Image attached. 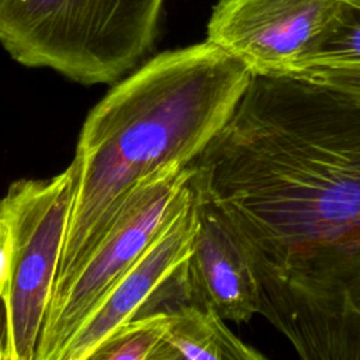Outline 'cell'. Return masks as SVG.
<instances>
[{
	"mask_svg": "<svg viewBox=\"0 0 360 360\" xmlns=\"http://www.w3.org/2000/svg\"><path fill=\"white\" fill-rule=\"evenodd\" d=\"M252 77L242 62L205 39L152 56L91 108L70 163L73 205L51 301L139 184L172 165H190L205 149Z\"/></svg>",
	"mask_w": 360,
	"mask_h": 360,
	"instance_id": "2",
	"label": "cell"
},
{
	"mask_svg": "<svg viewBox=\"0 0 360 360\" xmlns=\"http://www.w3.org/2000/svg\"><path fill=\"white\" fill-rule=\"evenodd\" d=\"M336 0H219L207 24L218 45L252 76H284L325 28Z\"/></svg>",
	"mask_w": 360,
	"mask_h": 360,
	"instance_id": "6",
	"label": "cell"
},
{
	"mask_svg": "<svg viewBox=\"0 0 360 360\" xmlns=\"http://www.w3.org/2000/svg\"><path fill=\"white\" fill-rule=\"evenodd\" d=\"M166 332L165 311L136 315L103 340L89 360H155Z\"/></svg>",
	"mask_w": 360,
	"mask_h": 360,
	"instance_id": "11",
	"label": "cell"
},
{
	"mask_svg": "<svg viewBox=\"0 0 360 360\" xmlns=\"http://www.w3.org/2000/svg\"><path fill=\"white\" fill-rule=\"evenodd\" d=\"M191 173L190 165L165 167L125 200L65 291L51 301L37 360H59L69 339L190 194Z\"/></svg>",
	"mask_w": 360,
	"mask_h": 360,
	"instance_id": "5",
	"label": "cell"
},
{
	"mask_svg": "<svg viewBox=\"0 0 360 360\" xmlns=\"http://www.w3.org/2000/svg\"><path fill=\"white\" fill-rule=\"evenodd\" d=\"M345 93L360 104V68H322L291 73Z\"/></svg>",
	"mask_w": 360,
	"mask_h": 360,
	"instance_id": "12",
	"label": "cell"
},
{
	"mask_svg": "<svg viewBox=\"0 0 360 360\" xmlns=\"http://www.w3.org/2000/svg\"><path fill=\"white\" fill-rule=\"evenodd\" d=\"M322 68H360V0H336L325 28L292 73Z\"/></svg>",
	"mask_w": 360,
	"mask_h": 360,
	"instance_id": "10",
	"label": "cell"
},
{
	"mask_svg": "<svg viewBox=\"0 0 360 360\" xmlns=\"http://www.w3.org/2000/svg\"><path fill=\"white\" fill-rule=\"evenodd\" d=\"M195 228V201L190 187V194L166 221L158 236L69 339L59 360H89L103 340L136 316L163 283L187 260Z\"/></svg>",
	"mask_w": 360,
	"mask_h": 360,
	"instance_id": "7",
	"label": "cell"
},
{
	"mask_svg": "<svg viewBox=\"0 0 360 360\" xmlns=\"http://www.w3.org/2000/svg\"><path fill=\"white\" fill-rule=\"evenodd\" d=\"M193 194L197 228L186 260L191 297L225 321L249 322L260 311V291L248 249L224 210Z\"/></svg>",
	"mask_w": 360,
	"mask_h": 360,
	"instance_id": "8",
	"label": "cell"
},
{
	"mask_svg": "<svg viewBox=\"0 0 360 360\" xmlns=\"http://www.w3.org/2000/svg\"><path fill=\"white\" fill-rule=\"evenodd\" d=\"M239 232L260 311L304 360H360V104L308 79L253 76L190 163Z\"/></svg>",
	"mask_w": 360,
	"mask_h": 360,
	"instance_id": "1",
	"label": "cell"
},
{
	"mask_svg": "<svg viewBox=\"0 0 360 360\" xmlns=\"http://www.w3.org/2000/svg\"><path fill=\"white\" fill-rule=\"evenodd\" d=\"M156 311L167 314V332L155 360H263L259 350L242 342L212 308L188 294H174Z\"/></svg>",
	"mask_w": 360,
	"mask_h": 360,
	"instance_id": "9",
	"label": "cell"
},
{
	"mask_svg": "<svg viewBox=\"0 0 360 360\" xmlns=\"http://www.w3.org/2000/svg\"><path fill=\"white\" fill-rule=\"evenodd\" d=\"M75 188V170L45 180H17L0 200L6 246L3 360H37Z\"/></svg>",
	"mask_w": 360,
	"mask_h": 360,
	"instance_id": "4",
	"label": "cell"
},
{
	"mask_svg": "<svg viewBox=\"0 0 360 360\" xmlns=\"http://www.w3.org/2000/svg\"><path fill=\"white\" fill-rule=\"evenodd\" d=\"M165 0H0V45L15 62L82 84L114 83L159 37Z\"/></svg>",
	"mask_w": 360,
	"mask_h": 360,
	"instance_id": "3",
	"label": "cell"
}]
</instances>
